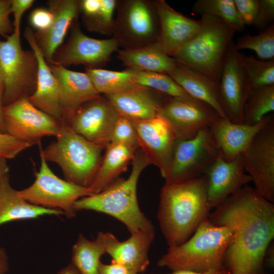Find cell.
I'll return each mask as SVG.
<instances>
[{"label": "cell", "instance_id": "cell-1", "mask_svg": "<svg viewBox=\"0 0 274 274\" xmlns=\"http://www.w3.org/2000/svg\"><path fill=\"white\" fill-rule=\"evenodd\" d=\"M209 220L234 230L223 258L229 274H265L264 254L274 238L273 202L245 186L215 208Z\"/></svg>", "mask_w": 274, "mask_h": 274}, {"label": "cell", "instance_id": "cell-2", "mask_svg": "<svg viewBox=\"0 0 274 274\" xmlns=\"http://www.w3.org/2000/svg\"><path fill=\"white\" fill-rule=\"evenodd\" d=\"M211 210L204 176L180 183H165L161 190L157 218L168 248L189 239L209 219Z\"/></svg>", "mask_w": 274, "mask_h": 274}, {"label": "cell", "instance_id": "cell-3", "mask_svg": "<svg viewBox=\"0 0 274 274\" xmlns=\"http://www.w3.org/2000/svg\"><path fill=\"white\" fill-rule=\"evenodd\" d=\"M149 164L141 150L135 152L127 179H117L101 191L79 199L75 203V211L91 210L110 215L123 223L131 233L155 232L152 223L140 210L137 196L140 176Z\"/></svg>", "mask_w": 274, "mask_h": 274}, {"label": "cell", "instance_id": "cell-4", "mask_svg": "<svg viewBox=\"0 0 274 274\" xmlns=\"http://www.w3.org/2000/svg\"><path fill=\"white\" fill-rule=\"evenodd\" d=\"M234 236L231 227L216 225L207 219L184 243L168 248L157 265L172 271L204 272L224 269V256Z\"/></svg>", "mask_w": 274, "mask_h": 274}, {"label": "cell", "instance_id": "cell-5", "mask_svg": "<svg viewBox=\"0 0 274 274\" xmlns=\"http://www.w3.org/2000/svg\"><path fill=\"white\" fill-rule=\"evenodd\" d=\"M199 21L196 35L171 57L219 83L225 56L236 32L215 17L201 15Z\"/></svg>", "mask_w": 274, "mask_h": 274}, {"label": "cell", "instance_id": "cell-6", "mask_svg": "<svg viewBox=\"0 0 274 274\" xmlns=\"http://www.w3.org/2000/svg\"><path fill=\"white\" fill-rule=\"evenodd\" d=\"M56 140L41 153L48 161L58 164L65 180L84 187L91 186L101 163L102 146L93 144L63 123Z\"/></svg>", "mask_w": 274, "mask_h": 274}, {"label": "cell", "instance_id": "cell-7", "mask_svg": "<svg viewBox=\"0 0 274 274\" xmlns=\"http://www.w3.org/2000/svg\"><path fill=\"white\" fill-rule=\"evenodd\" d=\"M113 38L119 47L129 49L142 47L160 40V28L155 1H117Z\"/></svg>", "mask_w": 274, "mask_h": 274}, {"label": "cell", "instance_id": "cell-8", "mask_svg": "<svg viewBox=\"0 0 274 274\" xmlns=\"http://www.w3.org/2000/svg\"><path fill=\"white\" fill-rule=\"evenodd\" d=\"M20 34L13 32L6 41L0 40V65L4 91L3 106L30 96L36 86L38 63L31 50H23Z\"/></svg>", "mask_w": 274, "mask_h": 274}, {"label": "cell", "instance_id": "cell-9", "mask_svg": "<svg viewBox=\"0 0 274 274\" xmlns=\"http://www.w3.org/2000/svg\"><path fill=\"white\" fill-rule=\"evenodd\" d=\"M40 168L33 183L18 190L20 196L28 202L45 208L63 212L67 218L75 216L74 204L79 199L94 194L89 187H84L57 176L40 153Z\"/></svg>", "mask_w": 274, "mask_h": 274}, {"label": "cell", "instance_id": "cell-10", "mask_svg": "<svg viewBox=\"0 0 274 274\" xmlns=\"http://www.w3.org/2000/svg\"><path fill=\"white\" fill-rule=\"evenodd\" d=\"M220 156L209 128L195 136L176 141L165 183L194 180L204 175Z\"/></svg>", "mask_w": 274, "mask_h": 274}, {"label": "cell", "instance_id": "cell-11", "mask_svg": "<svg viewBox=\"0 0 274 274\" xmlns=\"http://www.w3.org/2000/svg\"><path fill=\"white\" fill-rule=\"evenodd\" d=\"M6 132L31 146L45 136H56L63 123L21 98L3 107Z\"/></svg>", "mask_w": 274, "mask_h": 274}, {"label": "cell", "instance_id": "cell-12", "mask_svg": "<svg viewBox=\"0 0 274 274\" xmlns=\"http://www.w3.org/2000/svg\"><path fill=\"white\" fill-rule=\"evenodd\" d=\"M255 191L274 202V117L255 134L241 154Z\"/></svg>", "mask_w": 274, "mask_h": 274}, {"label": "cell", "instance_id": "cell-13", "mask_svg": "<svg viewBox=\"0 0 274 274\" xmlns=\"http://www.w3.org/2000/svg\"><path fill=\"white\" fill-rule=\"evenodd\" d=\"M158 115L167 122L177 140L195 136L220 117L209 105L191 96H167Z\"/></svg>", "mask_w": 274, "mask_h": 274}, {"label": "cell", "instance_id": "cell-14", "mask_svg": "<svg viewBox=\"0 0 274 274\" xmlns=\"http://www.w3.org/2000/svg\"><path fill=\"white\" fill-rule=\"evenodd\" d=\"M221 104L227 118L244 123V109L251 90L242 60L234 42L229 46L224 60L219 83Z\"/></svg>", "mask_w": 274, "mask_h": 274}, {"label": "cell", "instance_id": "cell-15", "mask_svg": "<svg viewBox=\"0 0 274 274\" xmlns=\"http://www.w3.org/2000/svg\"><path fill=\"white\" fill-rule=\"evenodd\" d=\"M119 47L113 37L106 39L89 37L75 23L67 42L56 50L51 64L65 67L81 64L86 68H98L109 61Z\"/></svg>", "mask_w": 274, "mask_h": 274}, {"label": "cell", "instance_id": "cell-16", "mask_svg": "<svg viewBox=\"0 0 274 274\" xmlns=\"http://www.w3.org/2000/svg\"><path fill=\"white\" fill-rule=\"evenodd\" d=\"M119 116L106 96L100 95L81 105L67 125L88 141L106 148L110 143L114 126Z\"/></svg>", "mask_w": 274, "mask_h": 274}, {"label": "cell", "instance_id": "cell-17", "mask_svg": "<svg viewBox=\"0 0 274 274\" xmlns=\"http://www.w3.org/2000/svg\"><path fill=\"white\" fill-rule=\"evenodd\" d=\"M131 121L136 130L141 150L149 163L156 166L165 179L177 140L172 128L159 115L150 119Z\"/></svg>", "mask_w": 274, "mask_h": 274}, {"label": "cell", "instance_id": "cell-18", "mask_svg": "<svg viewBox=\"0 0 274 274\" xmlns=\"http://www.w3.org/2000/svg\"><path fill=\"white\" fill-rule=\"evenodd\" d=\"M203 176L211 209L251 182L245 169L241 155L231 161H226L219 156Z\"/></svg>", "mask_w": 274, "mask_h": 274}, {"label": "cell", "instance_id": "cell-19", "mask_svg": "<svg viewBox=\"0 0 274 274\" xmlns=\"http://www.w3.org/2000/svg\"><path fill=\"white\" fill-rule=\"evenodd\" d=\"M58 84L62 122L67 124L83 104L100 94L86 72H79L55 64H49Z\"/></svg>", "mask_w": 274, "mask_h": 274}, {"label": "cell", "instance_id": "cell-20", "mask_svg": "<svg viewBox=\"0 0 274 274\" xmlns=\"http://www.w3.org/2000/svg\"><path fill=\"white\" fill-rule=\"evenodd\" d=\"M24 37L34 52L38 63L36 89L27 99L39 110L62 122L58 82L44 58L36 40L35 32L30 27L25 28Z\"/></svg>", "mask_w": 274, "mask_h": 274}, {"label": "cell", "instance_id": "cell-21", "mask_svg": "<svg viewBox=\"0 0 274 274\" xmlns=\"http://www.w3.org/2000/svg\"><path fill=\"white\" fill-rule=\"evenodd\" d=\"M273 116L270 114L252 125L235 123L221 117L216 119L209 128L220 156L226 161L241 156L255 134Z\"/></svg>", "mask_w": 274, "mask_h": 274}, {"label": "cell", "instance_id": "cell-22", "mask_svg": "<svg viewBox=\"0 0 274 274\" xmlns=\"http://www.w3.org/2000/svg\"><path fill=\"white\" fill-rule=\"evenodd\" d=\"M155 237V232L140 231L131 233L124 241H120L113 233H104L106 253L112 260L122 264L135 273L147 270L150 261L148 252Z\"/></svg>", "mask_w": 274, "mask_h": 274}, {"label": "cell", "instance_id": "cell-23", "mask_svg": "<svg viewBox=\"0 0 274 274\" xmlns=\"http://www.w3.org/2000/svg\"><path fill=\"white\" fill-rule=\"evenodd\" d=\"M155 4L160 22L159 42L172 56L194 38L200 22L176 11L164 0L155 1Z\"/></svg>", "mask_w": 274, "mask_h": 274}, {"label": "cell", "instance_id": "cell-24", "mask_svg": "<svg viewBox=\"0 0 274 274\" xmlns=\"http://www.w3.org/2000/svg\"><path fill=\"white\" fill-rule=\"evenodd\" d=\"M48 9L54 16L51 26L46 31L35 33L37 43L48 64L60 47L71 24L80 11V1L52 0L48 2Z\"/></svg>", "mask_w": 274, "mask_h": 274}, {"label": "cell", "instance_id": "cell-25", "mask_svg": "<svg viewBox=\"0 0 274 274\" xmlns=\"http://www.w3.org/2000/svg\"><path fill=\"white\" fill-rule=\"evenodd\" d=\"M152 89L138 85L114 94L105 95L119 114L131 120L155 117L163 102Z\"/></svg>", "mask_w": 274, "mask_h": 274}, {"label": "cell", "instance_id": "cell-26", "mask_svg": "<svg viewBox=\"0 0 274 274\" xmlns=\"http://www.w3.org/2000/svg\"><path fill=\"white\" fill-rule=\"evenodd\" d=\"M167 74L190 96L209 105L220 117L227 119L220 101L219 83L202 73L178 62L174 69Z\"/></svg>", "mask_w": 274, "mask_h": 274}, {"label": "cell", "instance_id": "cell-27", "mask_svg": "<svg viewBox=\"0 0 274 274\" xmlns=\"http://www.w3.org/2000/svg\"><path fill=\"white\" fill-rule=\"evenodd\" d=\"M117 58L127 69L136 72L167 74L177 64V62L165 52L159 41L138 48L119 49Z\"/></svg>", "mask_w": 274, "mask_h": 274}, {"label": "cell", "instance_id": "cell-28", "mask_svg": "<svg viewBox=\"0 0 274 274\" xmlns=\"http://www.w3.org/2000/svg\"><path fill=\"white\" fill-rule=\"evenodd\" d=\"M63 212L32 204L11 185L9 175L0 181V226L9 222L33 219L44 215H61Z\"/></svg>", "mask_w": 274, "mask_h": 274}, {"label": "cell", "instance_id": "cell-29", "mask_svg": "<svg viewBox=\"0 0 274 274\" xmlns=\"http://www.w3.org/2000/svg\"><path fill=\"white\" fill-rule=\"evenodd\" d=\"M90 187L94 193L104 190L123 172L134 158L136 149L118 143H110Z\"/></svg>", "mask_w": 274, "mask_h": 274}, {"label": "cell", "instance_id": "cell-30", "mask_svg": "<svg viewBox=\"0 0 274 274\" xmlns=\"http://www.w3.org/2000/svg\"><path fill=\"white\" fill-rule=\"evenodd\" d=\"M106 253L104 233L93 241L80 234L72 249V263L81 274H99L100 258Z\"/></svg>", "mask_w": 274, "mask_h": 274}, {"label": "cell", "instance_id": "cell-31", "mask_svg": "<svg viewBox=\"0 0 274 274\" xmlns=\"http://www.w3.org/2000/svg\"><path fill=\"white\" fill-rule=\"evenodd\" d=\"M85 72L100 94H114L136 85L133 81L136 72L129 69L115 71L100 68H86Z\"/></svg>", "mask_w": 274, "mask_h": 274}, {"label": "cell", "instance_id": "cell-32", "mask_svg": "<svg viewBox=\"0 0 274 274\" xmlns=\"http://www.w3.org/2000/svg\"><path fill=\"white\" fill-rule=\"evenodd\" d=\"M273 111L274 85L252 89L244 106V123L256 124Z\"/></svg>", "mask_w": 274, "mask_h": 274}, {"label": "cell", "instance_id": "cell-33", "mask_svg": "<svg viewBox=\"0 0 274 274\" xmlns=\"http://www.w3.org/2000/svg\"><path fill=\"white\" fill-rule=\"evenodd\" d=\"M193 10L201 16L209 15L222 20L235 32H241L245 28L234 0H197L193 6Z\"/></svg>", "mask_w": 274, "mask_h": 274}, {"label": "cell", "instance_id": "cell-34", "mask_svg": "<svg viewBox=\"0 0 274 274\" xmlns=\"http://www.w3.org/2000/svg\"><path fill=\"white\" fill-rule=\"evenodd\" d=\"M134 83L170 97H183L190 96L168 74L158 72H136Z\"/></svg>", "mask_w": 274, "mask_h": 274}, {"label": "cell", "instance_id": "cell-35", "mask_svg": "<svg viewBox=\"0 0 274 274\" xmlns=\"http://www.w3.org/2000/svg\"><path fill=\"white\" fill-rule=\"evenodd\" d=\"M234 44L238 51L243 49L254 51L259 59H274V24L261 30L257 35L249 33L244 35Z\"/></svg>", "mask_w": 274, "mask_h": 274}, {"label": "cell", "instance_id": "cell-36", "mask_svg": "<svg viewBox=\"0 0 274 274\" xmlns=\"http://www.w3.org/2000/svg\"><path fill=\"white\" fill-rule=\"evenodd\" d=\"M242 60L251 90L274 85V59L263 60L242 54Z\"/></svg>", "mask_w": 274, "mask_h": 274}, {"label": "cell", "instance_id": "cell-37", "mask_svg": "<svg viewBox=\"0 0 274 274\" xmlns=\"http://www.w3.org/2000/svg\"><path fill=\"white\" fill-rule=\"evenodd\" d=\"M117 1L100 0L101 7L98 12L92 17L84 19L87 28L105 35L112 34Z\"/></svg>", "mask_w": 274, "mask_h": 274}, {"label": "cell", "instance_id": "cell-38", "mask_svg": "<svg viewBox=\"0 0 274 274\" xmlns=\"http://www.w3.org/2000/svg\"><path fill=\"white\" fill-rule=\"evenodd\" d=\"M110 143L121 144L135 149L140 148L136 130L130 119L120 115L114 126Z\"/></svg>", "mask_w": 274, "mask_h": 274}, {"label": "cell", "instance_id": "cell-39", "mask_svg": "<svg viewBox=\"0 0 274 274\" xmlns=\"http://www.w3.org/2000/svg\"><path fill=\"white\" fill-rule=\"evenodd\" d=\"M31 145L11 135L0 132V157L13 159Z\"/></svg>", "mask_w": 274, "mask_h": 274}, {"label": "cell", "instance_id": "cell-40", "mask_svg": "<svg viewBox=\"0 0 274 274\" xmlns=\"http://www.w3.org/2000/svg\"><path fill=\"white\" fill-rule=\"evenodd\" d=\"M234 2L245 26L253 25L258 12L259 0H234Z\"/></svg>", "mask_w": 274, "mask_h": 274}, {"label": "cell", "instance_id": "cell-41", "mask_svg": "<svg viewBox=\"0 0 274 274\" xmlns=\"http://www.w3.org/2000/svg\"><path fill=\"white\" fill-rule=\"evenodd\" d=\"M274 1L259 0L258 12L253 26L260 31L273 23Z\"/></svg>", "mask_w": 274, "mask_h": 274}, {"label": "cell", "instance_id": "cell-42", "mask_svg": "<svg viewBox=\"0 0 274 274\" xmlns=\"http://www.w3.org/2000/svg\"><path fill=\"white\" fill-rule=\"evenodd\" d=\"M54 19L52 12L44 8L34 9L30 13L29 20L30 25L38 32L46 31L51 26Z\"/></svg>", "mask_w": 274, "mask_h": 274}, {"label": "cell", "instance_id": "cell-43", "mask_svg": "<svg viewBox=\"0 0 274 274\" xmlns=\"http://www.w3.org/2000/svg\"><path fill=\"white\" fill-rule=\"evenodd\" d=\"M33 0H11L10 13L14 17V32L20 34V24L24 12L33 5Z\"/></svg>", "mask_w": 274, "mask_h": 274}, {"label": "cell", "instance_id": "cell-44", "mask_svg": "<svg viewBox=\"0 0 274 274\" xmlns=\"http://www.w3.org/2000/svg\"><path fill=\"white\" fill-rule=\"evenodd\" d=\"M11 0H0V36L7 39L14 32L10 19Z\"/></svg>", "mask_w": 274, "mask_h": 274}, {"label": "cell", "instance_id": "cell-45", "mask_svg": "<svg viewBox=\"0 0 274 274\" xmlns=\"http://www.w3.org/2000/svg\"><path fill=\"white\" fill-rule=\"evenodd\" d=\"M98 271L99 274H136L125 265L113 260L109 264L100 262Z\"/></svg>", "mask_w": 274, "mask_h": 274}, {"label": "cell", "instance_id": "cell-46", "mask_svg": "<svg viewBox=\"0 0 274 274\" xmlns=\"http://www.w3.org/2000/svg\"><path fill=\"white\" fill-rule=\"evenodd\" d=\"M101 7L100 0H83L80 1V10L83 12L84 19L95 15Z\"/></svg>", "mask_w": 274, "mask_h": 274}, {"label": "cell", "instance_id": "cell-47", "mask_svg": "<svg viewBox=\"0 0 274 274\" xmlns=\"http://www.w3.org/2000/svg\"><path fill=\"white\" fill-rule=\"evenodd\" d=\"M264 266H267L270 269L274 267V242L273 241L268 245L265 251L264 257Z\"/></svg>", "mask_w": 274, "mask_h": 274}, {"label": "cell", "instance_id": "cell-48", "mask_svg": "<svg viewBox=\"0 0 274 274\" xmlns=\"http://www.w3.org/2000/svg\"><path fill=\"white\" fill-rule=\"evenodd\" d=\"M9 269V259L6 250L0 247V274H7Z\"/></svg>", "mask_w": 274, "mask_h": 274}, {"label": "cell", "instance_id": "cell-49", "mask_svg": "<svg viewBox=\"0 0 274 274\" xmlns=\"http://www.w3.org/2000/svg\"><path fill=\"white\" fill-rule=\"evenodd\" d=\"M154 274V273H152ZM168 274H229L228 272L224 268L218 270L204 272H198L187 270H178L172 271Z\"/></svg>", "mask_w": 274, "mask_h": 274}, {"label": "cell", "instance_id": "cell-50", "mask_svg": "<svg viewBox=\"0 0 274 274\" xmlns=\"http://www.w3.org/2000/svg\"><path fill=\"white\" fill-rule=\"evenodd\" d=\"M9 167L7 159L0 157V181L9 175Z\"/></svg>", "mask_w": 274, "mask_h": 274}, {"label": "cell", "instance_id": "cell-51", "mask_svg": "<svg viewBox=\"0 0 274 274\" xmlns=\"http://www.w3.org/2000/svg\"><path fill=\"white\" fill-rule=\"evenodd\" d=\"M56 274H81L76 267L71 263L61 269Z\"/></svg>", "mask_w": 274, "mask_h": 274}, {"label": "cell", "instance_id": "cell-52", "mask_svg": "<svg viewBox=\"0 0 274 274\" xmlns=\"http://www.w3.org/2000/svg\"><path fill=\"white\" fill-rule=\"evenodd\" d=\"M4 91V83L2 71L0 65V103L3 104V96Z\"/></svg>", "mask_w": 274, "mask_h": 274}, {"label": "cell", "instance_id": "cell-53", "mask_svg": "<svg viewBox=\"0 0 274 274\" xmlns=\"http://www.w3.org/2000/svg\"><path fill=\"white\" fill-rule=\"evenodd\" d=\"M3 106L2 104H0V132L6 133L3 117Z\"/></svg>", "mask_w": 274, "mask_h": 274}, {"label": "cell", "instance_id": "cell-54", "mask_svg": "<svg viewBox=\"0 0 274 274\" xmlns=\"http://www.w3.org/2000/svg\"><path fill=\"white\" fill-rule=\"evenodd\" d=\"M0 104H2V105H3V104H1V103H0Z\"/></svg>", "mask_w": 274, "mask_h": 274}]
</instances>
